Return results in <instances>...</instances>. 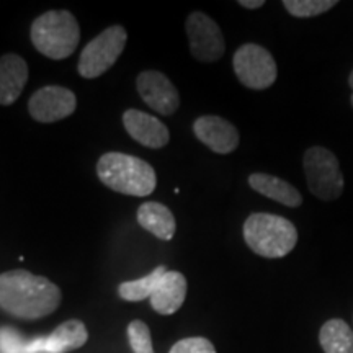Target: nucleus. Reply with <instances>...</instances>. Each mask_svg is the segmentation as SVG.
<instances>
[{
  "label": "nucleus",
  "mask_w": 353,
  "mask_h": 353,
  "mask_svg": "<svg viewBox=\"0 0 353 353\" xmlns=\"http://www.w3.org/2000/svg\"><path fill=\"white\" fill-rule=\"evenodd\" d=\"M123 125H125L128 134L145 148L162 149L170 141L169 128L156 117L141 112V110H126L123 113Z\"/></svg>",
  "instance_id": "obj_12"
},
{
  "label": "nucleus",
  "mask_w": 353,
  "mask_h": 353,
  "mask_svg": "<svg viewBox=\"0 0 353 353\" xmlns=\"http://www.w3.org/2000/svg\"><path fill=\"white\" fill-rule=\"evenodd\" d=\"M88 341L87 327L82 321L69 319L44 337V352L68 353L83 347Z\"/></svg>",
  "instance_id": "obj_17"
},
{
  "label": "nucleus",
  "mask_w": 353,
  "mask_h": 353,
  "mask_svg": "<svg viewBox=\"0 0 353 353\" xmlns=\"http://www.w3.org/2000/svg\"><path fill=\"white\" fill-rule=\"evenodd\" d=\"M128 341L134 353H154L151 330L143 321H131L128 325Z\"/></svg>",
  "instance_id": "obj_21"
},
{
  "label": "nucleus",
  "mask_w": 353,
  "mask_h": 353,
  "mask_svg": "<svg viewBox=\"0 0 353 353\" xmlns=\"http://www.w3.org/2000/svg\"><path fill=\"white\" fill-rule=\"evenodd\" d=\"M30 38L43 56L61 61L74 54L81 41V28L70 12L50 10L33 21Z\"/></svg>",
  "instance_id": "obj_4"
},
{
  "label": "nucleus",
  "mask_w": 353,
  "mask_h": 353,
  "mask_svg": "<svg viewBox=\"0 0 353 353\" xmlns=\"http://www.w3.org/2000/svg\"><path fill=\"white\" fill-rule=\"evenodd\" d=\"M245 244L263 259H281L296 247L298 229L290 219L270 213H252L245 219Z\"/></svg>",
  "instance_id": "obj_3"
},
{
  "label": "nucleus",
  "mask_w": 353,
  "mask_h": 353,
  "mask_svg": "<svg viewBox=\"0 0 353 353\" xmlns=\"http://www.w3.org/2000/svg\"><path fill=\"white\" fill-rule=\"evenodd\" d=\"M61 290L48 278L26 270L0 273V307L25 321L41 319L59 307Z\"/></svg>",
  "instance_id": "obj_1"
},
{
  "label": "nucleus",
  "mask_w": 353,
  "mask_h": 353,
  "mask_svg": "<svg viewBox=\"0 0 353 353\" xmlns=\"http://www.w3.org/2000/svg\"><path fill=\"white\" fill-rule=\"evenodd\" d=\"M44 352V337L34 339V341L26 343L25 353H41Z\"/></svg>",
  "instance_id": "obj_24"
},
{
  "label": "nucleus",
  "mask_w": 353,
  "mask_h": 353,
  "mask_svg": "<svg viewBox=\"0 0 353 353\" xmlns=\"http://www.w3.org/2000/svg\"><path fill=\"white\" fill-rule=\"evenodd\" d=\"M232 68L242 85L252 90L272 87L278 77V68L272 52L255 43H247L234 52Z\"/></svg>",
  "instance_id": "obj_7"
},
{
  "label": "nucleus",
  "mask_w": 353,
  "mask_h": 353,
  "mask_svg": "<svg viewBox=\"0 0 353 353\" xmlns=\"http://www.w3.org/2000/svg\"><path fill=\"white\" fill-rule=\"evenodd\" d=\"M185 298H187V278L180 272L167 270L159 280L156 291L151 296V306L157 314L170 316L183 306Z\"/></svg>",
  "instance_id": "obj_13"
},
{
  "label": "nucleus",
  "mask_w": 353,
  "mask_h": 353,
  "mask_svg": "<svg viewBox=\"0 0 353 353\" xmlns=\"http://www.w3.org/2000/svg\"><path fill=\"white\" fill-rule=\"evenodd\" d=\"M335 6L337 0H285L283 2L286 12L296 19H312L332 10Z\"/></svg>",
  "instance_id": "obj_20"
},
{
  "label": "nucleus",
  "mask_w": 353,
  "mask_h": 353,
  "mask_svg": "<svg viewBox=\"0 0 353 353\" xmlns=\"http://www.w3.org/2000/svg\"><path fill=\"white\" fill-rule=\"evenodd\" d=\"M28 81V64L19 54L0 57V105H12L19 100Z\"/></svg>",
  "instance_id": "obj_14"
},
{
  "label": "nucleus",
  "mask_w": 353,
  "mask_h": 353,
  "mask_svg": "<svg viewBox=\"0 0 353 353\" xmlns=\"http://www.w3.org/2000/svg\"><path fill=\"white\" fill-rule=\"evenodd\" d=\"M169 353H216V348L205 337H187L176 342Z\"/></svg>",
  "instance_id": "obj_22"
},
{
  "label": "nucleus",
  "mask_w": 353,
  "mask_h": 353,
  "mask_svg": "<svg viewBox=\"0 0 353 353\" xmlns=\"http://www.w3.org/2000/svg\"><path fill=\"white\" fill-rule=\"evenodd\" d=\"M167 272V268L164 265L161 267L154 268L151 273L139 278V280H132V281H123V283L118 286V294H120L121 299L125 301H131V303H138L143 301V299H151V296L156 291V286L159 283L164 273Z\"/></svg>",
  "instance_id": "obj_19"
},
{
  "label": "nucleus",
  "mask_w": 353,
  "mask_h": 353,
  "mask_svg": "<svg viewBox=\"0 0 353 353\" xmlns=\"http://www.w3.org/2000/svg\"><path fill=\"white\" fill-rule=\"evenodd\" d=\"M237 3H239L241 7L249 8V10H255V8H260V7L265 6L263 0H239Z\"/></svg>",
  "instance_id": "obj_25"
},
{
  "label": "nucleus",
  "mask_w": 353,
  "mask_h": 353,
  "mask_svg": "<svg viewBox=\"0 0 353 353\" xmlns=\"http://www.w3.org/2000/svg\"><path fill=\"white\" fill-rule=\"evenodd\" d=\"M303 169L306 183L312 195L324 201H334L343 193V175L339 159L322 145L309 148L304 152Z\"/></svg>",
  "instance_id": "obj_5"
},
{
  "label": "nucleus",
  "mask_w": 353,
  "mask_h": 353,
  "mask_svg": "<svg viewBox=\"0 0 353 353\" xmlns=\"http://www.w3.org/2000/svg\"><path fill=\"white\" fill-rule=\"evenodd\" d=\"M348 85H350V87H352V90H353V69H352L350 76H348Z\"/></svg>",
  "instance_id": "obj_26"
},
{
  "label": "nucleus",
  "mask_w": 353,
  "mask_h": 353,
  "mask_svg": "<svg viewBox=\"0 0 353 353\" xmlns=\"http://www.w3.org/2000/svg\"><path fill=\"white\" fill-rule=\"evenodd\" d=\"M141 99L154 112L169 117L180 107L179 90L170 79L159 70H144L136 79Z\"/></svg>",
  "instance_id": "obj_10"
},
{
  "label": "nucleus",
  "mask_w": 353,
  "mask_h": 353,
  "mask_svg": "<svg viewBox=\"0 0 353 353\" xmlns=\"http://www.w3.org/2000/svg\"><path fill=\"white\" fill-rule=\"evenodd\" d=\"M190 52L200 63H216L226 52V41L218 23L203 12L190 13L185 21Z\"/></svg>",
  "instance_id": "obj_8"
},
{
  "label": "nucleus",
  "mask_w": 353,
  "mask_h": 353,
  "mask_svg": "<svg viewBox=\"0 0 353 353\" xmlns=\"http://www.w3.org/2000/svg\"><path fill=\"white\" fill-rule=\"evenodd\" d=\"M97 175L110 190L130 196L151 195L157 185L151 164L123 152L103 154L97 162Z\"/></svg>",
  "instance_id": "obj_2"
},
{
  "label": "nucleus",
  "mask_w": 353,
  "mask_h": 353,
  "mask_svg": "<svg viewBox=\"0 0 353 353\" xmlns=\"http://www.w3.org/2000/svg\"><path fill=\"white\" fill-rule=\"evenodd\" d=\"M350 101H352V107H353V94H352V97H350Z\"/></svg>",
  "instance_id": "obj_27"
},
{
  "label": "nucleus",
  "mask_w": 353,
  "mask_h": 353,
  "mask_svg": "<svg viewBox=\"0 0 353 353\" xmlns=\"http://www.w3.org/2000/svg\"><path fill=\"white\" fill-rule=\"evenodd\" d=\"M26 343L19 330L0 327V353H25Z\"/></svg>",
  "instance_id": "obj_23"
},
{
  "label": "nucleus",
  "mask_w": 353,
  "mask_h": 353,
  "mask_svg": "<svg viewBox=\"0 0 353 353\" xmlns=\"http://www.w3.org/2000/svg\"><path fill=\"white\" fill-rule=\"evenodd\" d=\"M250 188L260 193V195L270 198L273 201L281 203V205L288 206V208H298L301 206L303 196L296 187H293L290 182L280 179V176L270 174H252L249 176Z\"/></svg>",
  "instance_id": "obj_15"
},
{
  "label": "nucleus",
  "mask_w": 353,
  "mask_h": 353,
  "mask_svg": "<svg viewBox=\"0 0 353 353\" xmlns=\"http://www.w3.org/2000/svg\"><path fill=\"white\" fill-rule=\"evenodd\" d=\"M126 41L128 33L121 25L108 26L82 50L77 64L79 74L83 79L103 76L125 51Z\"/></svg>",
  "instance_id": "obj_6"
},
{
  "label": "nucleus",
  "mask_w": 353,
  "mask_h": 353,
  "mask_svg": "<svg viewBox=\"0 0 353 353\" xmlns=\"http://www.w3.org/2000/svg\"><path fill=\"white\" fill-rule=\"evenodd\" d=\"M77 97L61 85H46L34 92L28 101V112L39 123H54L76 112Z\"/></svg>",
  "instance_id": "obj_9"
},
{
  "label": "nucleus",
  "mask_w": 353,
  "mask_h": 353,
  "mask_svg": "<svg viewBox=\"0 0 353 353\" xmlns=\"http://www.w3.org/2000/svg\"><path fill=\"white\" fill-rule=\"evenodd\" d=\"M324 353H353V330L343 319H329L319 330Z\"/></svg>",
  "instance_id": "obj_18"
},
{
  "label": "nucleus",
  "mask_w": 353,
  "mask_h": 353,
  "mask_svg": "<svg viewBox=\"0 0 353 353\" xmlns=\"http://www.w3.org/2000/svg\"><path fill=\"white\" fill-rule=\"evenodd\" d=\"M139 226L161 241H170L175 236L176 221L165 205L157 201L143 203L138 210Z\"/></svg>",
  "instance_id": "obj_16"
},
{
  "label": "nucleus",
  "mask_w": 353,
  "mask_h": 353,
  "mask_svg": "<svg viewBox=\"0 0 353 353\" xmlns=\"http://www.w3.org/2000/svg\"><path fill=\"white\" fill-rule=\"evenodd\" d=\"M193 132L200 143L216 154H231L239 145L241 136L231 121L216 114H205L193 123Z\"/></svg>",
  "instance_id": "obj_11"
}]
</instances>
